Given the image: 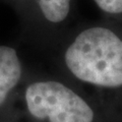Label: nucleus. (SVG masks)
Masks as SVG:
<instances>
[{
  "instance_id": "nucleus-3",
  "label": "nucleus",
  "mask_w": 122,
  "mask_h": 122,
  "mask_svg": "<svg viewBox=\"0 0 122 122\" xmlns=\"http://www.w3.org/2000/svg\"><path fill=\"white\" fill-rule=\"evenodd\" d=\"M22 68L16 51L0 45V107L18 83Z\"/></svg>"
},
{
  "instance_id": "nucleus-2",
  "label": "nucleus",
  "mask_w": 122,
  "mask_h": 122,
  "mask_svg": "<svg viewBox=\"0 0 122 122\" xmlns=\"http://www.w3.org/2000/svg\"><path fill=\"white\" fill-rule=\"evenodd\" d=\"M25 104L30 114L49 122H93L90 105L69 87L54 81L33 82L26 87Z\"/></svg>"
},
{
  "instance_id": "nucleus-4",
  "label": "nucleus",
  "mask_w": 122,
  "mask_h": 122,
  "mask_svg": "<svg viewBox=\"0 0 122 122\" xmlns=\"http://www.w3.org/2000/svg\"><path fill=\"white\" fill-rule=\"evenodd\" d=\"M44 16L51 22L64 20L69 12L70 0H39Z\"/></svg>"
},
{
  "instance_id": "nucleus-1",
  "label": "nucleus",
  "mask_w": 122,
  "mask_h": 122,
  "mask_svg": "<svg viewBox=\"0 0 122 122\" xmlns=\"http://www.w3.org/2000/svg\"><path fill=\"white\" fill-rule=\"evenodd\" d=\"M65 63L78 79L104 87L122 86V40L105 28H91L75 38Z\"/></svg>"
},
{
  "instance_id": "nucleus-5",
  "label": "nucleus",
  "mask_w": 122,
  "mask_h": 122,
  "mask_svg": "<svg viewBox=\"0 0 122 122\" xmlns=\"http://www.w3.org/2000/svg\"><path fill=\"white\" fill-rule=\"evenodd\" d=\"M102 10L108 13H121L122 0H95Z\"/></svg>"
}]
</instances>
